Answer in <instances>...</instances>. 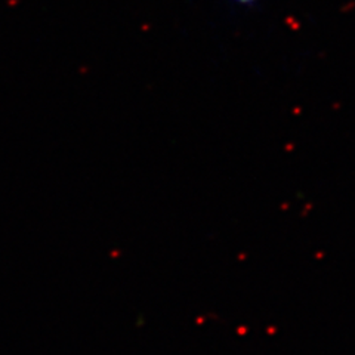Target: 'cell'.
<instances>
[{"instance_id":"cell-1","label":"cell","mask_w":355,"mask_h":355,"mask_svg":"<svg viewBox=\"0 0 355 355\" xmlns=\"http://www.w3.org/2000/svg\"><path fill=\"white\" fill-rule=\"evenodd\" d=\"M236 2H239V3H244V5H249V3L254 2V0H236Z\"/></svg>"}]
</instances>
